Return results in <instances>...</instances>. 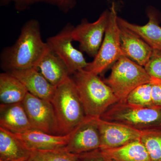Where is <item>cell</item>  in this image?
Instances as JSON below:
<instances>
[{"mask_svg":"<svg viewBox=\"0 0 161 161\" xmlns=\"http://www.w3.org/2000/svg\"><path fill=\"white\" fill-rule=\"evenodd\" d=\"M119 25L121 47L124 56L144 67L151 58L153 50L134 32Z\"/></svg>","mask_w":161,"mask_h":161,"instance_id":"7c38bea8","label":"cell"},{"mask_svg":"<svg viewBox=\"0 0 161 161\" xmlns=\"http://www.w3.org/2000/svg\"><path fill=\"white\" fill-rule=\"evenodd\" d=\"M147 15L148 22L142 26L130 23L119 17L117 18V22L119 25L126 27L139 36L153 49L161 51V27L159 25L156 14L153 10L150 9Z\"/></svg>","mask_w":161,"mask_h":161,"instance_id":"e0dca14e","label":"cell"},{"mask_svg":"<svg viewBox=\"0 0 161 161\" xmlns=\"http://www.w3.org/2000/svg\"><path fill=\"white\" fill-rule=\"evenodd\" d=\"M13 3L15 8L19 11L28 9L31 6L36 3H43L55 6L60 11L67 13L74 9L77 0H1L2 5H6Z\"/></svg>","mask_w":161,"mask_h":161,"instance_id":"44dd1931","label":"cell"},{"mask_svg":"<svg viewBox=\"0 0 161 161\" xmlns=\"http://www.w3.org/2000/svg\"><path fill=\"white\" fill-rule=\"evenodd\" d=\"M108 78L103 79L119 102H125L127 96L136 87L150 81L151 77L144 67L125 56H122L112 67Z\"/></svg>","mask_w":161,"mask_h":161,"instance_id":"5b68a950","label":"cell"},{"mask_svg":"<svg viewBox=\"0 0 161 161\" xmlns=\"http://www.w3.org/2000/svg\"><path fill=\"white\" fill-rule=\"evenodd\" d=\"M97 118L86 116L71 132L69 141L63 149L72 154H77L100 148Z\"/></svg>","mask_w":161,"mask_h":161,"instance_id":"30bf717a","label":"cell"},{"mask_svg":"<svg viewBox=\"0 0 161 161\" xmlns=\"http://www.w3.org/2000/svg\"><path fill=\"white\" fill-rule=\"evenodd\" d=\"M140 140L147 149L150 161H161V129L142 132Z\"/></svg>","mask_w":161,"mask_h":161,"instance_id":"7402d4cb","label":"cell"},{"mask_svg":"<svg viewBox=\"0 0 161 161\" xmlns=\"http://www.w3.org/2000/svg\"><path fill=\"white\" fill-rule=\"evenodd\" d=\"M73 75L86 116L100 118L110 106L118 102L111 88L98 75L85 69Z\"/></svg>","mask_w":161,"mask_h":161,"instance_id":"7a4b0ae2","label":"cell"},{"mask_svg":"<svg viewBox=\"0 0 161 161\" xmlns=\"http://www.w3.org/2000/svg\"><path fill=\"white\" fill-rule=\"evenodd\" d=\"M48 48L42 40L39 22L30 20L23 25L15 43L2 52V68L9 72L36 67Z\"/></svg>","mask_w":161,"mask_h":161,"instance_id":"6da1fadb","label":"cell"},{"mask_svg":"<svg viewBox=\"0 0 161 161\" xmlns=\"http://www.w3.org/2000/svg\"><path fill=\"white\" fill-rule=\"evenodd\" d=\"M19 79L29 93L42 99L51 101L56 87L50 83L37 68L7 72Z\"/></svg>","mask_w":161,"mask_h":161,"instance_id":"5bb4252c","label":"cell"},{"mask_svg":"<svg viewBox=\"0 0 161 161\" xmlns=\"http://www.w3.org/2000/svg\"></svg>","mask_w":161,"mask_h":161,"instance_id":"83f0119b","label":"cell"},{"mask_svg":"<svg viewBox=\"0 0 161 161\" xmlns=\"http://www.w3.org/2000/svg\"><path fill=\"white\" fill-rule=\"evenodd\" d=\"M100 149L113 161H151L140 139L117 148Z\"/></svg>","mask_w":161,"mask_h":161,"instance_id":"d6986e66","label":"cell"},{"mask_svg":"<svg viewBox=\"0 0 161 161\" xmlns=\"http://www.w3.org/2000/svg\"><path fill=\"white\" fill-rule=\"evenodd\" d=\"M109 13V10H105L98 19L93 23L83 19L72 29L73 40L78 42L80 50L85 52L91 58H95L100 49L108 22Z\"/></svg>","mask_w":161,"mask_h":161,"instance_id":"52a82bcc","label":"cell"},{"mask_svg":"<svg viewBox=\"0 0 161 161\" xmlns=\"http://www.w3.org/2000/svg\"><path fill=\"white\" fill-rule=\"evenodd\" d=\"M144 68L150 77L161 79V51L153 50L151 58Z\"/></svg>","mask_w":161,"mask_h":161,"instance_id":"d4e9b609","label":"cell"},{"mask_svg":"<svg viewBox=\"0 0 161 161\" xmlns=\"http://www.w3.org/2000/svg\"><path fill=\"white\" fill-rule=\"evenodd\" d=\"M14 134L30 151L53 150L63 148L68 143L71 136V132L66 135H56L36 129Z\"/></svg>","mask_w":161,"mask_h":161,"instance_id":"4fadbf2b","label":"cell"},{"mask_svg":"<svg viewBox=\"0 0 161 161\" xmlns=\"http://www.w3.org/2000/svg\"><path fill=\"white\" fill-rule=\"evenodd\" d=\"M28 91L19 79L9 73L0 75V100L1 104L21 103Z\"/></svg>","mask_w":161,"mask_h":161,"instance_id":"ffe728a7","label":"cell"},{"mask_svg":"<svg viewBox=\"0 0 161 161\" xmlns=\"http://www.w3.org/2000/svg\"><path fill=\"white\" fill-rule=\"evenodd\" d=\"M109 17L103 41L97 56L88 63L86 70L99 75L105 71L122 56L119 26L115 3L109 9Z\"/></svg>","mask_w":161,"mask_h":161,"instance_id":"8992f818","label":"cell"},{"mask_svg":"<svg viewBox=\"0 0 161 161\" xmlns=\"http://www.w3.org/2000/svg\"><path fill=\"white\" fill-rule=\"evenodd\" d=\"M30 153L13 133L0 127V161H27Z\"/></svg>","mask_w":161,"mask_h":161,"instance_id":"ac0fdd59","label":"cell"},{"mask_svg":"<svg viewBox=\"0 0 161 161\" xmlns=\"http://www.w3.org/2000/svg\"><path fill=\"white\" fill-rule=\"evenodd\" d=\"M0 127L13 133L34 129L22 102L1 104Z\"/></svg>","mask_w":161,"mask_h":161,"instance_id":"9a60e30c","label":"cell"},{"mask_svg":"<svg viewBox=\"0 0 161 161\" xmlns=\"http://www.w3.org/2000/svg\"><path fill=\"white\" fill-rule=\"evenodd\" d=\"M150 83L152 87V97L155 106L161 107V79L151 77Z\"/></svg>","mask_w":161,"mask_h":161,"instance_id":"4316f807","label":"cell"},{"mask_svg":"<svg viewBox=\"0 0 161 161\" xmlns=\"http://www.w3.org/2000/svg\"><path fill=\"white\" fill-rule=\"evenodd\" d=\"M125 102L138 106H155L153 102L152 87L150 81L141 85L132 90L127 96Z\"/></svg>","mask_w":161,"mask_h":161,"instance_id":"603a6c76","label":"cell"},{"mask_svg":"<svg viewBox=\"0 0 161 161\" xmlns=\"http://www.w3.org/2000/svg\"><path fill=\"white\" fill-rule=\"evenodd\" d=\"M51 102L54 110L59 135L69 134L86 117L71 76L56 87Z\"/></svg>","mask_w":161,"mask_h":161,"instance_id":"3957f363","label":"cell"},{"mask_svg":"<svg viewBox=\"0 0 161 161\" xmlns=\"http://www.w3.org/2000/svg\"><path fill=\"white\" fill-rule=\"evenodd\" d=\"M27 161H77L75 155L63 148L49 150H31Z\"/></svg>","mask_w":161,"mask_h":161,"instance_id":"cb8c5ba5","label":"cell"},{"mask_svg":"<svg viewBox=\"0 0 161 161\" xmlns=\"http://www.w3.org/2000/svg\"><path fill=\"white\" fill-rule=\"evenodd\" d=\"M100 118L123 124L141 132L161 129V107H144L116 103Z\"/></svg>","mask_w":161,"mask_h":161,"instance_id":"277c9868","label":"cell"},{"mask_svg":"<svg viewBox=\"0 0 161 161\" xmlns=\"http://www.w3.org/2000/svg\"><path fill=\"white\" fill-rule=\"evenodd\" d=\"M73 27L70 23H68L57 34L48 38L46 42L50 49L65 64L71 75L85 69L89 63L82 52L75 48L72 44Z\"/></svg>","mask_w":161,"mask_h":161,"instance_id":"ba28073f","label":"cell"},{"mask_svg":"<svg viewBox=\"0 0 161 161\" xmlns=\"http://www.w3.org/2000/svg\"><path fill=\"white\" fill-rule=\"evenodd\" d=\"M36 68L47 80L55 87L60 85L71 76L65 64L50 49L49 47Z\"/></svg>","mask_w":161,"mask_h":161,"instance_id":"2e32d148","label":"cell"},{"mask_svg":"<svg viewBox=\"0 0 161 161\" xmlns=\"http://www.w3.org/2000/svg\"><path fill=\"white\" fill-rule=\"evenodd\" d=\"M101 149L123 146L140 139L142 132L123 124L97 118Z\"/></svg>","mask_w":161,"mask_h":161,"instance_id":"8fae6325","label":"cell"},{"mask_svg":"<svg viewBox=\"0 0 161 161\" xmlns=\"http://www.w3.org/2000/svg\"><path fill=\"white\" fill-rule=\"evenodd\" d=\"M22 103L34 129L59 135L54 110L51 101L28 92Z\"/></svg>","mask_w":161,"mask_h":161,"instance_id":"9c48e42d","label":"cell"},{"mask_svg":"<svg viewBox=\"0 0 161 161\" xmlns=\"http://www.w3.org/2000/svg\"><path fill=\"white\" fill-rule=\"evenodd\" d=\"M74 154L77 161H113L105 155L100 148L80 154Z\"/></svg>","mask_w":161,"mask_h":161,"instance_id":"484cf974","label":"cell"}]
</instances>
